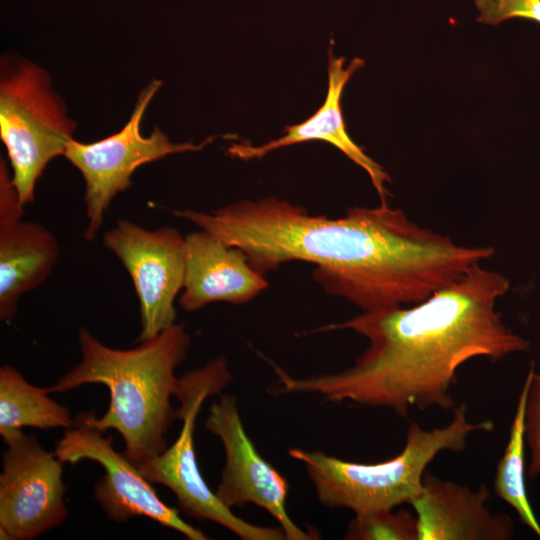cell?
Listing matches in <instances>:
<instances>
[{"label":"cell","instance_id":"cell-1","mask_svg":"<svg viewBox=\"0 0 540 540\" xmlns=\"http://www.w3.org/2000/svg\"><path fill=\"white\" fill-rule=\"evenodd\" d=\"M172 214L241 249L263 275L290 261L314 264L328 293L363 312L422 302L495 253L456 244L387 202L333 219L274 196Z\"/></svg>","mask_w":540,"mask_h":540},{"label":"cell","instance_id":"cell-2","mask_svg":"<svg viewBox=\"0 0 540 540\" xmlns=\"http://www.w3.org/2000/svg\"><path fill=\"white\" fill-rule=\"evenodd\" d=\"M508 289L504 275L476 264L417 304L365 311L314 328L310 333L351 330L369 345L353 365L336 373L295 376L270 361L279 392L384 407L401 418L412 408L454 409L451 389L462 364L476 357L500 360L529 346L495 309Z\"/></svg>","mask_w":540,"mask_h":540},{"label":"cell","instance_id":"cell-3","mask_svg":"<svg viewBox=\"0 0 540 540\" xmlns=\"http://www.w3.org/2000/svg\"><path fill=\"white\" fill-rule=\"evenodd\" d=\"M81 360L60 377L50 393H64L86 384H102L110 394L107 411L94 416L105 433L115 429L123 438L125 455L135 464L161 454L166 434L176 420L171 398L180 377L177 367L189 353L190 335L175 323L130 349L106 346L86 327L78 331Z\"/></svg>","mask_w":540,"mask_h":540},{"label":"cell","instance_id":"cell-4","mask_svg":"<svg viewBox=\"0 0 540 540\" xmlns=\"http://www.w3.org/2000/svg\"><path fill=\"white\" fill-rule=\"evenodd\" d=\"M453 411L443 427L424 429L410 423L402 451L385 461L352 462L302 448H291L288 454L303 463L323 506L347 508L355 515L395 509L419 496L426 468L440 452L462 451L470 434L494 428L489 420L470 422L463 403Z\"/></svg>","mask_w":540,"mask_h":540},{"label":"cell","instance_id":"cell-5","mask_svg":"<svg viewBox=\"0 0 540 540\" xmlns=\"http://www.w3.org/2000/svg\"><path fill=\"white\" fill-rule=\"evenodd\" d=\"M76 128L44 68L18 54L2 55L0 138L12 183L24 206L34 201L37 182L47 165L64 156Z\"/></svg>","mask_w":540,"mask_h":540},{"label":"cell","instance_id":"cell-6","mask_svg":"<svg viewBox=\"0 0 540 540\" xmlns=\"http://www.w3.org/2000/svg\"><path fill=\"white\" fill-rule=\"evenodd\" d=\"M232 379L223 356L181 375L175 395L179 402L176 419L182 421L179 436L161 454L136 465L149 482L164 485L174 493L179 511L185 515L215 522L242 540H286L280 526L256 525L234 514L209 488L200 472L194 443L196 420L205 400L220 396Z\"/></svg>","mask_w":540,"mask_h":540},{"label":"cell","instance_id":"cell-7","mask_svg":"<svg viewBox=\"0 0 540 540\" xmlns=\"http://www.w3.org/2000/svg\"><path fill=\"white\" fill-rule=\"evenodd\" d=\"M162 85L159 79L145 85L129 120L116 133L89 143L73 139L66 148L64 157L80 172L85 184L86 241L96 238L111 202L131 186L132 176L140 166L172 154L200 151L218 137L210 136L197 144L175 143L157 125L149 136H144V114Z\"/></svg>","mask_w":540,"mask_h":540},{"label":"cell","instance_id":"cell-8","mask_svg":"<svg viewBox=\"0 0 540 540\" xmlns=\"http://www.w3.org/2000/svg\"><path fill=\"white\" fill-rule=\"evenodd\" d=\"M95 411L80 412L55 446V455L65 464L81 460L99 463L105 474L94 486V497L109 520L122 523L143 516L175 530L189 540H207L202 530L184 521L179 510L163 502L156 490L124 452L113 447V437L104 436L94 424Z\"/></svg>","mask_w":540,"mask_h":540},{"label":"cell","instance_id":"cell-9","mask_svg":"<svg viewBox=\"0 0 540 540\" xmlns=\"http://www.w3.org/2000/svg\"><path fill=\"white\" fill-rule=\"evenodd\" d=\"M103 244L128 272L139 301L138 342L175 324V300L183 289L185 237L174 227L147 229L119 219Z\"/></svg>","mask_w":540,"mask_h":540},{"label":"cell","instance_id":"cell-10","mask_svg":"<svg viewBox=\"0 0 540 540\" xmlns=\"http://www.w3.org/2000/svg\"><path fill=\"white\" fill-rule=\"evenodd\" d=\"M0 474V538L32 540L61 526L64 502L63 462L35 435L21 431L3 440Z\"/></svg>","mask_w":540,"mask_h":540},{"label":"cell","instance_id":"cell-11","mask_svg":"<svg viewBox=\"0 0 540 540\" xmlns=\"http://www.w3.org/2000/svg\"><path fill=\"white\" fill-rule=\"evenodd\" d=\"M205 428L223 444L225 464L216 495L229 507L256 505L274 517L286 540L319 539L316 532L298 526L287 510L289 482L258 452L243 424L237 398L220 395L209 408Z\"/></svg>","mask_w":540,"mask_h":540},{"label":"cell","instance_id":"cell-12","mask_svg":"<svg viewBox=\"0 0 540 540\" xmlns=\"http://www.w3.org/2000/svg\"><path fill=\"white\" fill-rule=\"evenodd\" d=\"M23 208L1 156L0 319L4 322L15 318L20 298L48 279L59 258L56 236L39 222L25 221Z\"/></svg>","mask_w":540,"mask_h":540},{"label":"cell","instance_id":"cell-13","mask_svg":"<svg viewBox=\"0 0 540 540\" xmlns=\"http://www.w3.org/2000/svg\"><path fill=\"white\" fill-rule=\"evenodd\" d=\"M268 288L246 254L200 229L185 237V276L180 306L187 312L225 302L244 304Z\"/></svg>","mask_w":540,"mask_h":540},{"label":"cell","instance_id":"cell-14","mask_svg":"<svg viewBox=\"0 0 540 540\" xmlns=\"http://www.w3.org/2000/svg\"><path fill=\"white\" fill-rule=\"evenodd\" d=\"M490 492L485 486L442 480L429 471L422 491L410 504L417 518L418 540H508L514 524L506 514H494L486 505Z\"/></svg>","mask_w":540,"mask_h":540},{"label":"cell","instance_id":"cell-15","mask_svg":"<svg viewBox=\"0 0 540 540\" xmlns=\"http://www.w3.org/2000/svg\"><path fill=\"white\" fill-rule=\"evenodd\" d=\"M361 58H354L345 66L344 57H335L332 44L328 50V89L326 98L319 109L305 121L286 126L284 135L262 145L233 143L227 153L242 160L260 159L282 147L308 141H324L345 154L360 166L369 176L381 202H387L389 192L385 184L390 182L383 167L370 158L349 136L341 107L343 90L352 75L364 66Z\"/></svg>","mask_w":540,"mask_h":540},{"label":"cell","instance_id":"cell-16","mask_svg":"<svg viewBox=\"0 0 540 540\" xmlns=\"http://www.w3.org/2000/svg\"><path fill=\"white\" fill-rule=\"evenodd\" d=\"M47 388L29 383L13 366L0 367V435L3 440L23 427L69 429L71 412L49 397Z\"/></svg>","mask_w":540,"mask_h":540},{"label":"cell","instance_id":"cell-17","mask_svg":"<svg viewBox=\"0 0 540 540\" xmlns=\"http://www.w3.org/2000/svg\"><path fill=\"white\" fill-rule=\"evenodd\" d=\"M533 365L520 391L510 426L509 438L494 475V490L499 498L510 505L520 521L540 538V523L531 507L525 485V409Z\"/></svg>","mask_w":540,"mask_h":540},{"label":"cell","instance_id":"cell-18","mask_svg":"<svg viewBox=\"0 0 540 540\" xmlns=\"http://www.w3.org/2000/svg\"><path fill=\"white\" fill-rule=\"evenodd\" d=\"M382 510L355 515L349 522L346 540H418L415 514L406 510Z\"/></svg>","mask_w":540,"mask_h":540},{"label":"cell","instance_id":"cell-19","mask_svg":"<svg viewBox=\"0 0 540 540\" xmlns=\"http://www.w3.org/2000/svg\"><path fill=\"white\" fill-rule=\"evenodd\" d=\"M475 7L482 24L496 26L514 18L540 24V0H475Z\"/></svg>","mask_w":540,"mask_h":540},{"label":"cell","instance_id":"cell-20","mask_svg":"<svg viewBox=\"0 0 540 540\" xmlns=\"http://www.w3.org/2000/svg\"><path fill=\"white\" fill-rule=\"evenodd\" d=\"M525 439L530 449L528 475L540 474V370L533 372L525 409Z\"/></svg>","mask_w":540,"mask_h":540}]
</instances>
